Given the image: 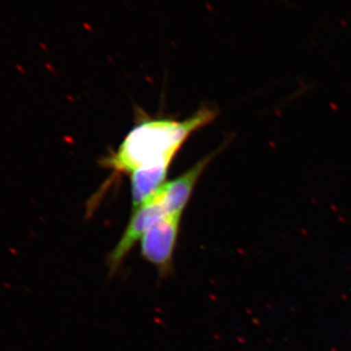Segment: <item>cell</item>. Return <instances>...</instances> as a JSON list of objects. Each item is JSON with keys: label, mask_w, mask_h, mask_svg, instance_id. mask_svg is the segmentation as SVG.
Masks as SVG:
<instances>
[{"label": "cell", "mask_w": 351, "mask_h": 351, "mask_svg": "<svg viewBox=\"0 0 351 351\" xmlns=\"http://www.w3.org/2000/svg\"><path fill=\"white\" fill-rule=\"evenodd\" d=\"M217 115V110L203 108L186 119L143 120L127 134L117 152L101 160V165L131 174L140 168L171 164L191 134L211 123Z\"/></svg>", "instance_id": "obj_1"}, {"label": "cell", "mask_w": 351, "mask_h": 351, "mask_svg": "<svg viewBox=\"0 0 351 351\" xmlns=\"http://www.w3.org/2000/svg\"><path fill=\"white\" fill-rule=\"evenodd\" d=\"M167 215L158 193L144 204L134 209L125 232L108 256V265L110 274L119 269L134 245L138 240L141 241L145 233Z\"/></svg>", "instance_id": "obj_3"}, {"label": "cell", "mask_w": 351, "mask_h": 351, "mask_svg": "<svg viewBox=\"0 0 351 351\" xmlns=\"http://www.w3.org/2000/svg\"><path fill=\"white\" fill-rule=\"evenodd\" d=\"M181 219L182 215H167L152 226L141 239V255L156 267L160 276L172 274Z\"/></svg>", "instance_id": "obj_2"}, {"label": "cell", "mask_w": 351, "mask_h": 351, "mask_svg": "<svg viewBox=\"0 0 351 351\" xmlns=\"http://www.w3.org/2000/svg\"><path fill=\"white\" fill-rule=\"evenodd\" d=\"M219 151L203 157L193 167L182 173L179 177L171 182H165L162 188L159 189L158 195L160 197L164 209L168 215H182L184 208L188 205L189 199L198 180L206 169L208 164Z\"/></svg>", "instance_id": "obj_4"}, {"label": "cell", "mask_w": 351, "mask_h": 351, "mask_svg": "<svg viewBox=\"0 0 351 351\" xmlns=\"http://www.w3.org/2000/svg\"><path fill=\"white\" fill-rule=\"evenodd\" d=\"M170 165L169 163L158 164L140 168L131 173L132 204L134 209L151 199L162 188Z\"/></svg>", "instance_id": "obj_5"}]
</instances>
